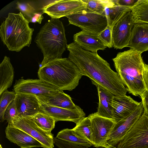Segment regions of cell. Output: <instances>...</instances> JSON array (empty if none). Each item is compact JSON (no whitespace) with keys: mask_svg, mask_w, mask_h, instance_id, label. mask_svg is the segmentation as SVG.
<instances>
[{"mask_svg":"<svg viewBox=\"0 0 148 148\" xmlns=\"http://www.w3.org/2000/svg\"><path fill=\"white\" fill-rule=\"evenodd\" d=\"M34 41L43 55L40 67L50 60L62 58L68 45L62 22L51 18L41 28Z\"/></svg>","mask_w":148,"mask_h":148,"instance_id":"obj_4","label":"cell"},{"mask_svg":"<svg viewBox=\"0 0 148 148\" xmlns=\"http://www.w3.org/2000/svg\"><path fill=\"white\" fill-rule=\"evenodd\" d=\"M44 12L42 11L41 12L36 11L32 15L31 18L28 21V22L33 23H37L41 24L42 20L44 17L42 16Z\"/></svg>","mask_w":148,"mask_h":148,"instance_id":"obj_35","label":"cell"},{"mask_svg":"<svg viewBox=\"0 0 148 148\" xmlns=\"http://www.w3.org/2000/svg\"><path fill=\"white\" fill-rule=\"evenodd\" d=\"M69 24L80 28L82 30L99 35L108 26L105 14L85 11L66 17Z\"/></svg>","mask_w":148,"mask_h":148,"instance_id":"obj_7","label":"cell"},{"mask_svg":"<svg viewBox=\"0 0 148 148\" xmlns=\"http://www.w3.org/2000/svg\"><path fill=\"white\" fill-rule=\"evenodd\" d=\"M0 148H3L1 145H0Z\"/></svg>","mask_w":148,"mask_h":148,"instance_id":"obj_39","label":"cell"},{"mask_svg":"<svg viewBox=\"0 0 148 148\" xmlns=\"http://www.w3.org/2000/svg\"><path fill=\"white\" fill-rule=\"evenodd\" d=\"M54 144L58 148H88L82 145L63 140L56 137L54 138Z\"/></svg>","mask_w":148,"mask_h":148,"instance_id":"obj_33","label":"cell"},{"mask_svg":"<svg viewBox=\"0 0 148 148\" xmlns=\"http://www.w3.org/2000/svg\"><path fill=\"white\" fill-rule=\"evenodd\" d=\"M68 58L77 66L83 75L90 78L93 84H98L116 96L126 95L128 90L117 72L97 53L86 51L73 42L67 45Z\"/></svg>","mask_w":148,"mask_h":148,"instance_id":"obj_1","label":"cell"},{"mask_svg":"<svg viewBox=\"0 0 148 148\" xmlns=\"http://www.w3.org/2000/svg\"><path fill=\"white\" fill-rule=\"evenodd\" d=\"M73 40L84 49L94 53L100 50H103L107 47L99 35L83 30L74 34Z\"/></svg>","mask_w":148,"mask_h":148,"instance_id":"obj_18","label":"cell"},{"mask_svg":"<svg viewBox=\"0 0 148 148\" xmlns=\"http://www.w3.org/2000/svg\"><path fill=\"white\" fill-rule=\"evenodd\" d=\"M134 24L130 9L125 13L112 28V45L114 48L122 49L128 47Z\"/></svg>","mask_w":148,"mask_h":148,"instance_id":"obj_11","label":"cell"},{"mask_svg":"<svg viewBox=\"0 0 148 148\" xmlns=\"http://www.w3.org/2000/svg\"><path fill=\"white\" fill-rule=\"evenodd\" d=\"M5 132L6 138L10 142L17 144L21 148L43 147L42 145L38 141L17 128L8 125Z\"/></svg>","mask_w":148,"mask_h":148,"instance_id":"obj_19","label":"cell"},{"mask_svg":"<svg viewBox=\"0 0 148 148\" xmlns=\"http://www.w3.org/2000/svg\"><path fill=\"white\" fill-rule=\"evenodd\" d=\"M131 8L119 5L116 4L113 6L107 8L104 11L108 22V25L112 28L113 26Z\"/></svg>","mask_w":148,"mask_h":148,"instance_id":"obj_25","label":"cell"},{"mask_svg":"<svg viewBox=\"0 0 148 148\" xmlns=\"http://www.w3.org/2000/svg\"><path fill=\"white\" fill-rule=\"evenodd\" d=\"M105 148H117L115 146L110 145H109L108 144L106 146V147Z\"/></svg>","mask_w":148,"mask_h":148,"instance_id":"obj_38","label":"cell"},{"mask_svg":"<svg viewBox=\"0 0 148 148\" xmlns=\"http://www.w3.org/2000/svg\"><path fill=\"white\" fill-rule=\"evenodd\" d=\"M60 90L58 87L42 80L24 79L23 77L16 80L13 86L16 93L29 94L38 96L52 93Z\"/></svg>","mask_w":148,"mask_h":148,"instance_id":"obj_12","label":"cell"},{"mask_svg":"<svg viewBox=\"0 0 148 148\" xmlns=\"http://www.w3.org/2000/svg\"><path fill=\"white\" fill-rule=\"evenodd\" d=\"M36 97L40 102L50 106L69 109H75L77 106L69 95L61 90Z\"/></svg>","mask_w":148,"mask_h":148,"instance_id":"obj_20","label":"cell"},{"mask_svg":"<svg viewBox=\"0 0 148 148\" xmlns=\"http://www.w3.org/2000/svg\"><path fill=\"white\" fill-rule=\"evenodd\" d=\"M131 10L135 24H148V0H138Z\"/></svg>","mask_w":148,"mask_h":148,"instance_id":"obj_23","label":"cell"},{"mask_svg":"<svg viewBox=\"0 0 148 148\" xmlns=\"http://www.w3.org/2000/svg\"><path fill=\"white\" fill-rule=\"evenodd\" d=\"M140 103L130 96H114L111 103L113 108L112 119L116 123L126 118L138 107Z\"/></svg>","mask_w":148,"mask_h":148,"instance_id":"obj_15","label":"cell"},{"mask_svg":"<svg viewBox=\"0 0 148 148\" xmlns=\"http://www.w3.org/2000/svg\"><path fill=\"white\" fill-rule=\"evenodd\" d=\"M97 87L99 102L97 114L104 117L112 119L113 108L111 103L115 95L101 86L95 84Z\"/></svg>","mask_w":148,"mask_h":148,"instance_id":"obj_21","label":"cell"},{"mask_svg":"<svg viewBox=\"0 0 148 148\" xmlns=\"http://www.w3.org/2000/svg\"><path fill=\"white\" fill-rule=\"evenodd\" d=\"M18 116L14 100L10 104L6 109L4 114V120H6L8 123Z\"/></svg>","mask_w":148,"mask_h":148,"instance_id":"obj_31","label":"cell"},{"mask_svg":"<svg viewBox=\"0 0 148 148\" xmlns=\"http://www.w3.org/2000/svg\"><path fill=\"white\" fill-rule=\"evenodd\" d=\"M39 79L60 90H72L78 85L83 76L77 66L68 58L52 59L40 67L38 72Z\"/></svg>","mask_w":148,"mask_h":148,"instance_id":"obj_3","label":"cell"},{"mask_svg":"<svg viewBox=\"0 0 148 148\" xmlns=\"http://www.w3.org/2000/svg\"><path fill=\"white\" fill-rule=\"evenodd\" d=\"M16 4V8L20 11L28 21L36 11L34 8L28 3L18 1Z\"/></svg>","mask_w":148,"mask_h":148,"instance_id":"obj_30","label":"cell"},{"mask_svg":"<svg viewBox=\"0 0 148 148\" xmlns=\"http://www.w3.org/2000/svg\"><path fill=\"white\" fill-rule=\"evenodd\" d=\"M39 102L40 111L52 117L56 122L59 121H69L77 125L85 117V113L78 106L75 109H69L46 105Z\"/></svg>","mask_w":148,"mask_h":148,"instance_id":"obj_14","label":"cell"},{"mask_svg":"<svg viewBox=\"0 0 148 148\" xmlns=\"http://www.w3.org/2000/svg\"><path fill=\"white\" fill-rule=\"evenodd\" d=\"M116 147L148 148V115L143 112Z\"/></svg>","mask_w":148,"mask_h":148,"instance_id":"obj_6","label":"cell"},{"mask_svg":"<svg viewBox=\"0 0 148 148\" xmlns=\"http://www.w3.org/2000/svg\"><path fill=\"white\" fill-rule=\"evenodd\" d=\"M73 129L79 136L92 143L91 122L88 116L76 125Z\"/></svg>","mask_w":148,"mask_h":148,"instance_id":"obj_28","label":"cell"},{"mask_svg":"<svg viewBox=\"0 0 148 148\" xmlns=\"http://www.w3.org/2000/svg\"><path fill=\"white\" fill-rule=\"evenodd\" d=\"M142 103L130 115L116 123L108 141V145L115 146L123 139L131 127L143 114Z\"/></svg>","mask_w":148,"mask_h":148,"instance_id":"obj_13","label":"cell"},{"mask_svg":"<svg viewBox=\"0 0 148 148\" xmlns=\"http://www.w3.org/2000/svg\"><path fill=\"white\" fill-rule=\"evenodd\" d=\"M92 143L97 148H105L109 137L116 123L112 119L98 115L96 112L90 114Z\"/></svg>","mask_w":148,"mask_h":148,"instance_id":"obj_9","label":"cell"},{"mask_svg":"<svg viewBox=\"0 0 148 148\" xmlns=\"http://www.w3.org/2000/svg\"><path fill=\"white\" fill-rule=\"evenodd\" d=\"M138 0H115V3L120 6L132 8Z\"/></svg>","mask_w":148,"mask_h":148,"instance_id":"obj_36","label":"cell"},{"mask_svg":"<svg viewBox=\"0 0 148 148\" xmlns=\"http://www.w3.org/2000/svg\"><path fill=\"white\" fill-rule=\"evenodd\" d=\"M8 125L25 132L40 142L44 148L54 147L53 134L39 127L32 117L18 115L8 123Z\"/></svg>","mask_w":148,"mask_h":148,"instance_id":"obj_8","label":"cell"},{"mask_svg":"<svg viewBox=\"0 0 148 148\" xmlns=\"http://www.w3.org/2000/svg\"><path fill=\"white\" fill-rule=\"evenodd\" d=\"M37 125L42 129L51 132L54 128L56 122L51 116L40 111L32 117Z\"/></svg>","mask_w":148,"mask_h":148,"instance_id":"obj_27","label":"cell"},{"mask_svg":"<svg viewBox=\"0 0 148 148\" xmlns=\"http://www.w3.org/2000/svg\"><path fill=\"white\" fill-rule=\"evenodd\" d=\"M14 101L19 116L33 117L40 111L39 102L35 95L16 93Z\"/></svg>","mask_w":148,"mask_h":148,"instance_id":"obj_16","label":"cell"},{"mask_svg":"<svg viewBox=\"0 0 148 148\" xmlns=\"http://www.w3.org/2000/svg\"><path fill=\"white\" fill-rule=\"evenodd\" d=\"M14 73L10 58L5 56L0 64V96L12 85Z\"/></svg>","mask_w":148,"mask_h":148,"instance_id":"obj_22","label":"cell"},{"mask_svg":"<svg viewBox=\"0 0 148 148\" xmlns=\"http://www.w3.org/2000/svg\"><path fill=\"white\" fill-rule=\"evenodd\" d=\"M21 12L10 13L0 26L2 41L10 51L19 52L31 43L34 29Z\"/></svg>","mask_w":148,"mask_h":148,"instance_id":"obj_5","label":"cell"},{"mask_svg":"<svg viewBox=\"0 0 148 148\" xmlns=\"http://www.w3.org/2000/svg\"><path fill=\"white\" fill-rule=\"evenodd\" d=\"M16 93L13 91H9L7 90L4 92L0 96V119L1 122L4 120V116L6 109L10 104L14 100Z\"/></svg>","mask_w":148,"mask_h":148,"instance_id":"obj_29","label":"cell"},{"mask_svg":"<svg viewBox=\"0 0 148 148\" xmlns=\"http://www.w3.org/2000/svg\"><path fill=\"white\" fill-rule=\"evenodd\" d=\"M56 138L87 148L93 145L91 143L78 135L73 129L66 128L62 130L58 133Z\"/></svg>","mask_w":148,"mask_h":148,"instance_id":"obj_24","label":"cell"},{"mask_svg":"<svg viewBox=\"0 0 148 148\" xmlns=\"http://www.w3.org/2000/svg\"><path fill=\"white\" fill-rule=\"evenodd\" d=\"M141 54L130 49L118 53L112 59L117 73L128 91L136 96L147 90L143 76L145 63Z\"/></svg>","mask_w":148,"mask_h":148,"instance_id":"obj_2","label":"cell"},{"mask_svg":"<svg viewBox=\"0 0 148 148\" xmlns=\"http://www.w3.org/2000/svg\"><path fill=\"white\" fill-rule=\"evenodd\" d=\"M143 76L147 89L148 90V64L145 63L143 72Z\"/></svg>","mask_w":148,"mask_h":148,"instance_id":"obj_37","label":"cell"},{"mask_svg":"<svg viewBox=\"0 0 148 148\" xmlns=\"http://www.w3.org/2000/svg\"><path fill=\"white\" fill-rule=\"evenodd\" d=\"M128 47L141 54L148 51V24H134Z\"/></svg>","mask_w":148,"mask_h":148,"instance_id":"obj_17","label":"cell"},{"mask_svg":"<svg viewBox=\"0 0 148 148\" xmlns=\"http://www.w3.org/2000/svg\"><path fill=\"white\" fill-rule=\"evenodd\" d=\"M140 96L142 99L143 112L148 115V90H145Z\"/></svg>","mask_w":148,"mask_h":148,"instance_id":"obj_34","label":"cell"},{"mask_svg":"<svg viewBox=\"0 0 148 148\" xmlns=\"http://www.w3.org/2000/svg\"><path fill=\"white\" fill-rule=\"evenodd\" d=\"M99 38L104 43L107 47H113L112 38V28L108 25L99 35Z\"/></svg>","mask_w":148,"mask_h":148,"instance_id":"obj_32","label":"cell"},{"mask_svg":"<svg viewBox=\"0 0 148 148\" xmlns=\"http://www.w3.org/2000/svg\"><path fill=\"white\" fill-rule=\"evenodd\" d=\"M85 3L87 10L90 12L104 14L107 8L113 6L116 3L113 0H83Z\"/></svg>","mask_w":148,"mask_h":148,"instance_id":"obj_26","label":"cell"},{"mask_svg":"<svg viewBox=\"0 0 148 148\" xmlns=\"http://www.w3.org/2000/svg\"><path fill=\"white\" fill-rule=\"evenodd\" d=\"M42 10L51 18L58 19L88 11L83 0L54 1L43 7Z\"/></svg>","mask_w":148,"mask_h":148,"instance_id":"obj_10","label":"cell"},{"mask_svg":"<svg viewBox=\"0 0 148 148\" xmlns=\"http://www.w3.org/2000/svg\"></svg>","mask_w":148,"mask_h":148,"instance_id":"obj_40","label":"cell"}]
</instances>
